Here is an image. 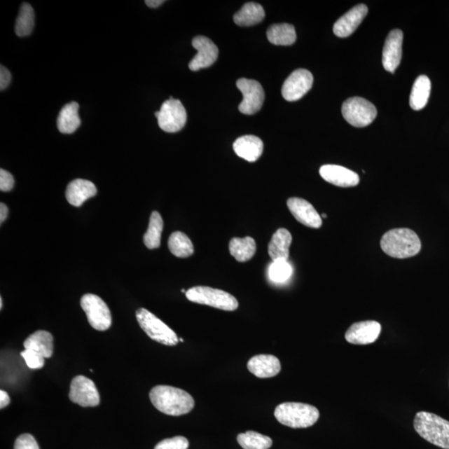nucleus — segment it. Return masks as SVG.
<instances>
[{
	"mask_svg": "<svg viewBox=\"0 0 449 449\" xmlns=\"http://www.w3.org/2000/svg\"><path fill=\"white\" fill-rule=\"evenodd\" d=\"M97 191L92 181L76 179L71 181L66 190V198L71 205L81 207L87 200L95 197Z\"/></svg>",
	"mask_w": 449,
	"mask_h": 449,
	"instance_id": "21",
	"label": "nucleus"
},
{
	"mask_svg": "<svg viewBox=\"0 0 449 449\" xmlns=\"http://www.w3.org/2000/svg\"><path fill=\"white\" fill-rule=\"evenodd\" d=\"M154 407L167 415L181 416L193 410L195 401L191 394L175 387L158 385L150 391Z\"/></svg>",
	"mask_w": 449,
	"mask_h": 449,
	"instance_id": "1",
	"label": "nucleus"
},
{
	"mask_svg": "<svg viewBox=\"0 0 449 449\" xmlns=\"http://www.w3.org/2000/svg\"><path fill=\"white\" fill-rule=\"evenodd\" d=\"M193 47L197 50L198 53L189 63V69L192 71L207 69L214 64L219 57V48L207 37H195Z\"/></svg>",
	"mask_w": 449,
	"mask_h": 449,
	"instance_id": "13",
	"label": "nucleus"
},
{
	"mask_svg": "<svg viewBox=\"0 0 449 449\" xmlns=\"http://www.w3.org/2000/svg\"><path fill=\"white\" fill-rule=\"evenodd\" d=\"M287 207L295 219L308 228L318 229L322 226V216L315 210L312 204L305 199L291 198L288 199Z\"/></svg>",
	"mask_w": 449,
	"mask_h": 449,
	"instance_id": "14",
	"label": "nucleus"
},
{
	"mask_svg": "<svg viewBox=\"0 0 449 449\" xmlns=\"http://www.w3.org/2000/svg\"><path fill=\"white\" fill-rule=\"evenodd\" d=\"M136 317L140 327L151 339L167 346L179 344V339L176 333L148 310H137Z\"/></svg>",
	"mask_w": 449,
	"mask_h": 449,
	"instance_id": "6",
	"label": "nucleus"
},
{
	"mask_svg": "<svg viewBox=\"0 0 449 449\" xmlns=\"http://www.w3.org/2000/svg\"><path fill=\"white\" fill-rule=\"evenodd\" d=\"M181 292L182 293H186V290H184V289H182Z\"/></svg>",
	"mask_w": 449,
	"mask_h": 449,
	"instance_id": "44",
	"label": "nucleus"
},
{
	"mask_svg": "<svg viewBox=\"0 0 449 449\" xmlns=\"http://www.w3.org/2000/svg\"><path fill=\"white\" fill-rule=\"evenodd\" d=\"M367 13L368 7L366 4H359V6L351 8L348 13H346L336 22L334 28H333L334 34L340 38L350 36L362 23Z\"/></svg>",
	"mask_w": 449,
	"mask_h": 449,
	"instance_id": "17",
	"label": "nucleus"
},
{
	"mask_svg": "<svg viewBox=\"0 0 449 449\" xmlns=\"http://www.w3.org/2000/svg\"><path fill=\"white\" fill-rule=\"evenodd\" d=\"M0 309H3V299L2 297L0 298Z\"/></svg>",
	"mask_w": 449,
	"mask_h": 449,
	"instance_id": "42",
	"label": "nucleus"
},
{
	"mask_svg": "<svg viewBox=\"0 0 449 449\" xmlns=\"http://www.w3.org/2000/svg\"><path fill=\"white\" fill-rule=\"evenodd\" d=\"M275 417L279 423L292 429H305L319 420L317 408L301 403H283L275 410Z\"/></svg>",
	"mask_w": 449,
	"mask_h": 449,
	"instance_id": "4",
	"label": "nucleus"
},
{
	"mask_svg": "<svg viewBox=\"0 0 449 449\" xmlns=\"http://www.w3.org/2000/svg\"><path fill=\"white\" fill-rule=\"evenodd\" d=\"M230 255L239 262H246L251 260L256 254V243L250 237L244 238L235 237L230 240L229 244Z\"/></svg>",
	"mask_w": 449,
	"mask_h": 449,
	"instance_id": "27",
	"label": "nucleus"
},
{
	"mask_svg": "<svg viewBox=\"0 0 449 449\" xmlns=\"http://www.w3.org/2000/svg\"><path fill=\"white\" fill-rule=\"evenodd\" d=\"M314 78L310 71L301 69L295 70L284 81L282 96L288 102L300 100L313 86Z\"/></svg>",
	"mask_w": 449,
	"mask_h": 449,
	"instance_id": "12",
	"label": "nucleus"
},
{
	"mask_svg": "<svg viewBox=\"0 0 449 449\" xmlns=\"http://www.w3.org/2000/svg\"><path fill=\"white\" fill-rule=\"evenodd\" d=\"M8 214V209L6 204L1 203L0 205V223H3L6 220Z\"/></svg>",
	"mask_w": 449,
	"mask_h": 449,
	"instance_id": "40",
	"label": "nucleus"
},
{
	"mask_svg": "<svg viewBox=\"0 0 449 449\" xmlns=\"http://www.w3.org/2000/svg\"><path fill=\"white\" fill-rule=\"evenodd\" d=\"M164 3L163 0H146L145 4L150 8H158Z\"/></svg>",
	"mask_w": 449,
	"mask_h": 449,
	"instance_id": "41",
	"label": "nucleus"
},
{
	"mask_svg": "<svg viewBox=\"0 0 449 449\" xmlns=\"http://www.w3.org/2000/svg\"><path fill=\"white\" fill-rule=\"evenodd\" d=\"M416 432L435 446L449 449V422L434 413L419 412L413 420Z\"/></svg>",
	"mask_w": 449,
	"mask_h": 449,
	"instance_id": "3",
	"label": "nucleus"
},
{
	"mask_svg": "<svg viewBox=\"0 0 449 449\" xmlns=\"http://www.w3.org/2000/svg\"><path fill=\"white\" fill-rule=\"evenodd\" d=\"M342 114L350 125L364 127L370 125L375 119L377 109L370 101L354 97L345 102L342 106Z\"/></svg>",
	"mask_w": 449,
	"mask_h": 449,
	"instance_id": "7",
	"label": "nucleus"
},
{
	"mask_svg": "<svg viewBox=\"0 0 449 449\" xmlns=\"http://www.w3.org/2000/svg\"><path fill=\"white\" fill-rule=\"evenodd\" d=\"M163 220L158 212H153L150 216L148 230L144 235L145 246L153 250L161 244L162 233L163 230Z\"/></svg>",
	"mask_w": 449,
	"mask_h": 449,
	"instance_id": "29",
	"label": "nucleus"
},
{
	"mask_svg": "<svg viewBox=\"0 0 449 449\" xmlns=\"http://www.w3.org/2000/svg\"><path fill=\"white\" fill-rule=\"evenodd\" d=\"M268 39L275 46H292L296 41L295 27L290 24L271 25L268 30Z\"/></svg>",
	"mask_w": 449,
	"mask_h": 449,
	"instance_id": "28",
	"label": "nucleus"
},
{
	"mask_svg": "<svg viewBox=\"0 0 449 449\" xmlns=\"http://www.w3.org/2000/svg\"><path fill=\"white\" fill-rule=\"evenodd\" d=\"M81 308L85 312L88 323L97 331L109 330L112 324L109 306L99 296L92 294L84 295L81 299Z\"/></svg>",
	"mask_w": 449,
	"mask_h": 449,
	"instance_id": "9",
	"label": "nucleus"
},
{
	"mask_svg": "<svg viewBox=\"0 0 449 449\" xmlns=\"http://www.w3.org/2000/svg\"><path fill=\"white\" fill-rule=\"evenodd\" d=\"M155 116L158 118L160 128L171 133L181 131L185 127L188 118L184 104L172 97L164 102L161 109L156 112Z\"/></svg>",
	"mask_w": 449,
	"mask_h": 449,
	"instance_id": "8",
	"label": "nucleus"
},
{
	"mask_svg": "<svg viewBox=\"0 0 449 449\" xmlns=\"http://www.w3.org/2000/svg\"><path fill=\"white\" fill-rule=\"evenodd\" d=\"M179 341L180 342H184V340H182L181 338H180Z\"/></svg>",
	"mask_w": 449,
	"mask_h": 449,
	"instance_id": "45",
	"label": "nucleus"
},
{
	"mask_svg": "<svg viewBox=\"0 0 449 449\" xmlns=\"http://www.w3.org/2000/svg\"><path fill=\"white\" fill-rule=\"evenodd\" d=\"M292 268L288 261L278 260L270 265L269 275L271 281L282 283L291 277Z\"/></svg>",
	"mask_w": 449,
	"mask_h": 449,
	"instance_id": "33",
	"label": "nucleus"
},
{
	"mask_svg": "<svg viewBox=\"0 0 449 449\" xmlns=\"http://www.w3.org/2000/svg\"><path fill=\"white\" fill-rule=\"evenodd\" d=\"M15 449H39V447L32 435L25 434L16 439Z\"/></svg>",
	"mask_w": 449,
	"mask_h": 449,
	"instance_id": "36",
	"label": "nucleus"
},
{
	"mask_svg": "<svg viewBox=\"0 0 449 449\" xmlns=\"http://www.w3.org/2000/svg\"><path fill=\"white\" fill-rule=\"evenodd\" d=\"M431 92V82L425 75H421L415 80L412 88L410 104L412 109L420 111L428 104Z\"/></svg>",
	"mask_w": 449,
	"mask_h": 449,
	"instance_id": "26",
	"label": "nucleus"
},
{
	"mask_svg": "<svg viewBox=\"0 0 449 449\" xmlns=\"http://www.w3.org/2000/svg\"><path fill=\"white\" fill-rule=\"evenodd\" d=\"M237 442L244 449H269L273 443L272 439L270 437L254 431L240 434Z\"/></svg>",
	"mask_w": 449,
	"mask_h": 449,
	"instance_id": "32",
	"label": "nucleus"
},
{
	"mask_svg": "<svg viewBox=\"0 0 449 449\" xmlns=\"http://www.w3.org/2000/svg\"><path fill=\"white\" fill-rule=\"evenodd\" d=\"M35 22L34 11L29 4H22L15 24V33L18 36H28L34 29Z\"/></svg>",
	"mask_w": 449,
	"mask_h": 449,
	"instance_id": "31",
	"label": "nucleus"
},
{
	"mask_svg": "<svg viewBox=\"0 0 449 449\" xmlns=\"http://www.w3.org/2000/svg\"><path fill=\"white\" fill-rule=\"evenodd\" d=\"M248 371L260 379L277 376L282 370L278 358L271 354H259L252 357L247 363Z\"/></svg>",
	"mask_w": 449,
	"mask_h": 449,
	"instance_id": "19",
	"label": "nucleus"
},
{
	"mask_svg": "<svg viewBox=\"0 0 449 449\" xmlns=\"http://www.w3.org/2000/svg\"><path fill=\"white\" fill-rule=\"evenodd\" d=\"M168 248L173 255L179 258L189 257L194 253L192 241L188 235L181 231H176L170 235L168 240Z\"/></svg>",
	"mask_w": 449,
	"mask_h": 449,
	"instance_id": "30",
	"label": "nucleus"
},
{
	"mask_svg": "<svg viewBox=\"0 0 449 449\" xmlns=\"http://www.w3.org/2000/svg\"><path fill=\"white\" fill-rule=\"evenodd\" d=\"M10 403L11 398L6 391H0V408L3 410V408L7 407Z\"/></svg>",
	"mask_w": 449,
	"mask_h": 449,
	"instance_id": "39",
	"label": "nucleus"
},
{
	"mask_svg": "<svg viewBox=\"0 0 449 449\" xmlns=\"http://www.w3.org/2000/svg\"><path fill=\"white\" fill-rule=\"evenodd\" d=\"M15 186V179L10 172L1 169L0 170V190L2 192H11Z\"/></svg>",
	"mask_w": 449,
	"mask_h": 449,
	"instance_id": "37",
	"label": "nucleus"
},
{
	"mask_svg": "<svg viewBox=\"0 0 449 449\" xmlns=\"http://www.w3.org/2000/svg\"><path fill=\"white\" fill-rule=\"evenodd\" d=\"M21 357L25 360L27 366L33 370H38L44 366V358L43 355L33 350H25L22 351Z\"/></svg>",
	"mask_w": 449,
	"mask_h": 449,
	"instance_id": "34",
	"label": "nucleus"
},
{
	"mask_svg": "<svg viewBox=\"0 0 449 449\" xmlns=\"http://www.w3.org/2000/svg\"><path fill=\"white\" fill-rule=\"evenodd\" d=\"M233 149L238 157L247 162L254 163L261 158L262 153H263L264 144L259 137L247 135L235 140Z\"/></svg>",
	"mask_w": 449,
	"mask_h": 449,
	"instance_id": "20",
	"label": "nucleus"
},
{
	"mask_svg": "<svg viewBox=\"0 0 449 449\" xmlns=\"http://www.w3.org/2000/svg\"><path fill=\"white\" fill-rule=\"evenodd\" d=\"M24 346L25 350H33L48 359L53 354V337L50 332L38 331L27 338Z\"/></svg>",
	"mask_w": 449,
	"mask_h": 449,
	"instance_id": "24",
	"label": "nucleus"
},
{
	"mask_svg": "<svg viewBox=\"0 0 449 449\" xmlns=\"http://www.w3.org/2000/svg\"><path fill=\"white\" fill-rule=\"evenodd\" d=\"M381 332L379 322L367 321L354 323L345 333V339L353 345H370L376 341Z\"/></svg>",
	"mask_w": 449,
	"mask_h": 449,
	"instance_id": "16",
	"label": "nucleus"
},
{
	"mask_svg": "<svg viewBox=\"0 0 449 449\" xmlns=\"http://www.w3.org/2000/svg\"><path fill=\"white\" fill-rule=\"evenodd\" d=\"M189 447L188 440L184 437L177 436L172 438H167L158 443L154 449H188Z\"/></svg>",
	"mask_w": 449,
	"mask_h": 449,
	"instance_id": "35",
	"label": "nucleus"
},
{
	"mask_svg": "<svg viewBox=\"0 0 449 449\" xmlns=\"http://www.w3.org/2000/svg\"><path fill=\"white\" fill-rule=\"evenodd\" d=\"M380 247L385 254L397 259H406L419 254L421 242L415 231L398 228L390 230L383 235Z\"/></svg>",
	"mask_w": 449,
	"mask_h": 449,
	"instance_id": "2",
	"label": "nucleus"
},
{
	"mask_svg": "<svg viewBox=\"0 0 449 449\" xmlns=\"http://www.w3.org/2000/svg\"><path fill=\"white\" fill-rule=\"evenodd\" d=\"M291 243L292 235L290 231L284 228L275 231L268 247V253L271 259L273 261H288Z\"/></svg>",
	"mask_w": 449,
	"mask_h": 449,
	"instance_id": "22",
	"label": "nucleus"
},
{
	"mask_svg": "<svg viewBox=\"0 0 449 449\" xmlns=\"http://www.w3.org/2000/svg\"><path fill=\"white\" fill-rule=\"evenodd\" d=\"M265 13L263 7L256 3H247L234 15L235 25L249 27L261 23L265 19Z\"/></svg>",
	"mask_w": 449,
	"mask_h": 449,
	"instance_id": "25",
	"label": "nucleus"
},
{
	"mask_svg": "<svg viewBox=\"0 0 449 449\" xmlns=\"http://www.w3.org/2000/svg\"><path fill=\"white\" fill-rule=\"evenodd\" d=\"M79 106L76 102L66 104L61 109L57 119V126L59 130L64 134H71L79 127L81 119L78 115Z\"/></svg>",
	"mask_w": 449,
	"mask_h": 449,
	"instance_id": "23",
	"label": "nucleus"
},
{
	"mask_svg": "<svg viewBox=\"0 0 449 449\" xmlns=\"http://www.w3.org/2000/svg\"><path fill=\"white\" fill-rule=\"evenodd\" d=\"M319 174L329 184L340 186V188H352L359 184V177L357 173L341 166H322L319 169Z\"/></svg>",
	"mask_w": 449,
	"mask_h": 449,
	"instance_id": "18",
	"label": "nucleus"
},
{
	"mask_svg": "<svg viewBox=\"0 0 449 449\" xmlns=\"http://www.w3.org/2000/svg\"><path fill=\"white\" fill-rule=\"evenodd\" d=\"M237 87L243 95V101L239 105L240 112L246 115L259 112L265 100V92L261 83L256 80L241 78L237 82Z\"/></svg>",
	"mask_w": 449,
	"mask_h": 449,
	"instance_id": "10",
	"label": "nucleus"
},
{
	"mask_svg": "<svg viewBox=\"0 0 449 449\" xmlns=\"http://www.w3.org/2000/svg\"><path fill=\"white\" fill-rule=\"evenodd\" d=\"M322 217H323V219H327V215L326 214H322Z\"/></svg>",
	"mask_w": 449,
	"mask_h": 449,
	"instance_id": "43",
	"label": "nucleus"
},
{
	"mask_svg": "<svg viewBox=\"0 0 449 449\" xmlns=\"http://www.w3.org/2000/svg\"><path fill=\"white\" fill-rule=\"evenodd\" d=\"M190 301L200 305L212 306L216 309L234 311L238 308L237 299L228 292L207 286H195L186 292Z\"/></svg>",
	"mask_w": 449,
	"mask_h": 449,
	"instance_id": "5",
	"label": "nucleus"
},
{
	"mask_svg": "<svg viewBox=\"0 0 449 449\" xmlns=\"http://www.w3.org/2000/svg\"><path fill=\"white\" fill-rule=\"evenodd\" d=\"M69 399L71 401L82 407H96L100 403L99 391L95 384L82 375L74 378L71 382Z\"/></svg>",
	"mask_w": 449,
	"mask_h": 449,
	"instance_id": "11",
	"label": "nucleus"
},
{
	"mask_svg": "<svg viewBox=\"0 0 449 449\" xmlns=\"http://www.w3.org/2000/svg\"><path fill=\"white\" fill-rule=\"evenodd\" d=\"M11 81V74L6 67L0 66V90H6Z\"/></svg>",
	"mask_w": 449,
	"mask_h": 449,
	"instance_id": "38",
	"label": "nucleus"
},
{
	"mask_svg": "<svg viewBox=\"0 0 449 449\" xmlns=\"http://www.w3.org/2000/svg\"><path fill=\"white\" fill-rule=\"evenodd\" d=\"M403 34L400 29L391 31L385 40L382 62L386 71L394 74L402 59Z\"/></svg>",
	"mask_w": 449,
	"mask_h": 449,
	"instance_id": "15",
	"label": "nucleus"
}]
</instances>
